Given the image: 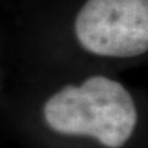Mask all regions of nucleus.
Segmentation results:
<instances>
[{
    "label": "nucleus",
    "instance_id": "nucleus-1",
    "mask_svg": "<svg viewBox=\"0 0 148 148\" xmlns=\"http://www.w3.org/2000/svg\"><path fill=\"white\" fill-rule=\"evenodd\" d=\"M42 117L51 132L123 148L136 131L138 114L131 92L105 75L64 85L46 100Z\"/></svg>",
    "mask_w": 148,
    "mask_h": 148
},
{
    "label": "nucleus",
    "instance_id": "nucleus-2",
    "mask_svg": "<svg viewBox=\"0 0 148 148\" xmlns=\"http://www.w3.org/2000/svg\"><path fill=\"white\" fill-rule=\"evenodd\" d=\"M74 32L82 47L95 56H142L148 51V0H88Z\"/></svg>",
    "mask_w": 148,
    "mask_h": 148
}]
</instances>
